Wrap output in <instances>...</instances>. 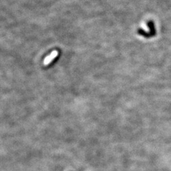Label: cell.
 Listing matches in <instances>:
<instances>
[{
  "label": "cell",
  "instance_id": "1",
  "mask_svg": "<svg viewBox=\"0 0 171 171\" xmlns=\"http://www.w3.org/2000/svg\"><path fill=\"white\" fill-rule=\"evenodd\" d=\"M147 26L149 29V31L146 33L142 29H137V33L146 38H149L150 37H153L156 34V29L154 24V22L153 20H149L147 22Z\"/></svg>",
  "mask_w": 171,
  "mask_h": 171
},
{
  "label": "cell",
  "instance_id": "2",
  "mask_svg": "<svg viewBox=\"0 0 171 171\" xmlns=\"http://www.w3.org/2000/svg\"><path fill=\"white\" fill-rule=\"evenodd\" d=\"M57 55H58V52H57V51H53V52L52 53V54L50 55L47 58L46 60H45V64H49L48 63H50V62H51V61L53 60V58H55V57H57Z\"/></svg>",
  "mask_w": 171,
  "mask_h": 171
}]
</instances>
